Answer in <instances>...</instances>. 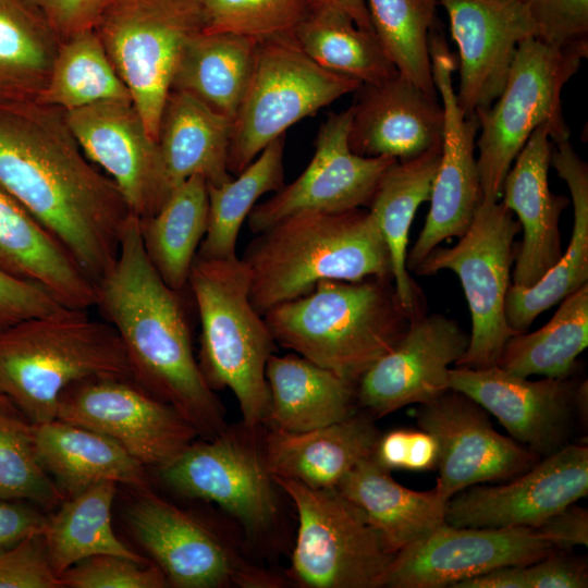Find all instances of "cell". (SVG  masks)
Returning <instances> with one entry per match:
<instances>
[{
    "label": "cell",
    "instance_id": "cell-19",
    "mask_svg": "<svg viewBox=\"0 0 588 588\" xmlns=\"http://www.w3.org/2000/svg\"><path fill=\"white\" fill-rule=\"evenodd\" d=\"M469 335L444 315H418L399 342L356 383V402L373 419L404 406L426 404L448 390L450 365L468 347Z\"/></svg>",
    "mask_w": 588,
    "mask_h": 588
},
{
    "label": "cell",
    "instance_id": "cell-13",
    "mask_svg": "<svg viewBox=\"0 0 588 588\" xmlns=\"http://www.w3.org/2000/svg\"><path fill=\"white\" fill-rule=\"evenodd\" d=\"M137 542L176 588H280L285 579L257 565L197 516L137 488L126 509Z\"/></svg>",
    "mask_w": 588,
    "mask_h": 588
},
{
    "label": "cell",
    "instance_id": "cell-50",
    "mask_svg": "<svg viewBox=\"0 0 588 588\" xmlns=\"http://www.w3.org/2000/svg\"><path fill=\"white\" fill-rule=\"evenodd\" d=\"M47 520L48 516L28 502L0 497V550L42 534Z\"/></svg>",
    "mask_w": 588,
    "mask_h": 588
},
{
    "label": "cell",
    "instance_id": "cell-8",
    "mask_svg": "<svg viewBox=\"0 0 588 588\" xmlns=\"http://www.w3.org/2000/svg\"><path fill=\"white\" fill-rule=\"evenodd\" d=\"M205 27L203 0H108L95 26L156 142L179 62Z\"/></svg>",
    "mask_w": 588,
    "mask_h": 588
},
{
    "label": "cell",
    "instance_id": "cell-2",
    "mask_svg": "<svg viewBox=\"0 0 588 588\" xmlns=\"http://www.w3.org/2000/svg\"><path fill=\"white\" fill-rule=\"evenodd\" d=\"M95 306L119 334L139 387L174 407L201 439L226 428L224 407L195 357L179 292L148 259L133 213L113 266L96 284Z\"/></svg>",
    "mask_w": 588,
    "mask_h": 588
},
{
    "label": "cell",
    "instance_id": "cell-38",
    "mask_svg": "<svg viewBox=\"0 0 588 588\" xmlns=\"http://www.w3.org/2000/svg\"><path fill=\"white\" fill-rule=\"evenodd\" d=\"M285 134L272 140L242 172L221 185H208V221L197 250L204 259L237 257V236L258 199L284 185Z\"/></svg>",
    "mask_w": 588,
    "mask_h": 588
},
{
    "label": "cell",
    "instance_id": "cell-6",
    "mask_svg": "<svg viewBox=\"0 0 588 588\" xmlns=\"http://www.w3.org/2000/svg\"><path fill=\"white\" fill-rule=\"evenodd\" d=\"M188 285L200 319L199 367L212 390L234 393L242 422L264 426L269 407L266 366L275 341L249 297L241 258L195 257Z\"/></svg>",
    "mask_w": 588,
    "mask_h": 588
},
{
    "label": "cell",
    "instance_id": "cell-51",
    "mask_svg": "<svg viewBox=\"0 0 588 588\" xmlns=\"http://www.w3.org/2000/svg\"><path fill=\"white\" fill-rule=\"evenodd\" d=\"M528 588H586V566L565 558L548 556L525 566Z\"/></svg>",
    "mask_w": 588,
    "mask_h": 588
},
{
    "label": "cell",
    "instance_id": "cell-29",
    "mask_svg": "<svg viewBox=\"0 0 588 588\" xmlns=\"http://www.w3.org/2000/svg\"><path fill=\"white\" fill-rule=\"evenodd\" d=\"M232 123L194 96L170 90L157 143L171 192L193 175L204 176L208 185L232 179L228 170Z\"/></svg>",
    "mask_w": 588,
    "mask_h": 588
},
{
    "label": "cell",
    "instance_id": "cell-39",
    "mask_svg": "<svg viewBox=\"0 0 588 588\" xmlns=\"http://www.w3.org/2000/svg\"><path fill=\"white\" fill-rule=\"evenodd\" d=\"M60 40L27 0H0V101L35 100Z\"/></svg>",
    "mask_w": 588,
    "mask_h": 588
},
{
    "label": "cell",
    "instance_id": "cell-28",
    "mask_svg": "<svg viewBox=\"0 0 588 588\" xmlns=\"http://www.w3.org/2000/svg\"><path fill=\"white\" fill-rule=\"evenodd\" d=\"M551 164L568 187L573 230L566 252L536 284H510L504 313L517 333L526 332L540 314L588 283V167L569 139L552 143Z\"/></svg>",
    "mask_w": 588,
    "mask_h": 588
},
{
    "label": "cell",
    "instance_id": "cell-10",
    "mask_svg": "<svg viewBox=\"0 0 588 588\" xmlns=\"http://www.w3.org/2000/svg\"><path fill=\"white\" fill-rule=\"evenodd\" d=\"M273 479L298 516L287 580L302 588L383 587L394 554L354 503L336 487Z\"/></svg>",
    "mask_w": 588,
    "mask_h": 588
},
{
    "label": "cell",
    "instance_id": "cell-7",
    "mask_svg": "<svg viewBox=\"0 0 588 588\" xmlns=\"http://www.w3.org/2000/svg\"><path fill=\"white\" fill-rule=\"evenodd\" d=\"M587 56L588 42L555 46L532 36L519 44L502 91L474 114L483 199L500 200L512 163L539 126H549L552 143L569 139L562 90Z\"/></svg>",
    "mask_w": 588,
    "mask_h": 588
},
{
    "label": "cell",
    "instance_id": "cell-47",
    "mask_svg": "<svg viewBox=\"0 0 588 588\" xmlns=\"http://www.w3.org/2000/svg\"><path fill=\"white\" fill-rule=\"evenodd\" d=\"M42 534L0 550V588H61Z\"/></svg>",
    "mask_w": 588,
    "mask_h": 588
},
{
    "label": "cell",
    "instance_id": "cell-31",
    "mask_svg": "<svg viewBox=\"0 0 588 588\" xmlns=\"http://www.w3.org/2000/svg\"><path fill=\"white\" fill-rule=\"evenodd\" d=\"M336 488L364 513L394 555L445 523L448 501L436 487L429 491L408 489L372 457L355 465Z\"/></svg>",
    "mask_w": 588,
    "mask_h": 588
},
{
    "label": "cell",
    "instance_id": "cell-26",
    "mask_svg": "<svg viewBox=\"0 0 588 588\" xmlns=\"http://www.w3.org/2000/svg\"><path fill=\"white\" fill-rule=\"evenodd\" d=\"M380 437L368 414L303 432L268 429L262 442L273 477L314 488H334L360 461L372 457Z\"/></svg>",
    "mask_w": 588,
    "mask_h": 588
},
{
    "label": "cell",
    "instance_id": "cell-32",
    "mask_svg": "<svg viewBox=\"0 0 588 588\" xmlns=\"http://www.w3.org/2000/svg\"><path fill=\"white\" fill-rule=\"evenodd\" d=\"M268 429L303 432L355 414L356 384L298 354H272L266 366Z\"/></svg>",
    "mask_w": 588,
    "mask_h": 588
},
{
    "label": "cell",
    "instance_id": "cell-24",
    "mask_svg": "<svg viewBox=\"0 0 588 588\" xmlns=\"http://www.w3.org/2000/svg\"><path fill=\"white\" fill-rule=\"evenodd\" d=\"M350 108L348 145L357 155L403 161L442 142V106L399 73L362 84Z\"/></svg>",
    "mask_w": 588,
    "mask_h": 588
},
{
    "label": "cell",
    "instance_id": "cell-35",
    "mask_svg": "<svg viewBox=\"0 0 588 588\" xmlns=\"http://www.w3.org/2000/svg\"><path fill=\"white\" fill-rule=\"evenodd\" d=\"M208 221V184L193 175L174 188L159 210L139 219L145 252L162 281L180 292L188 285Z\"/></svg>",
    "mask_w": 588,
    "mask_h": 588
},
{
    "label": "cell",
    "instance_id": "cell-52",
    "mask_svg": "<svg viewBox=\"0 0 588 588\" xmlns=\"http://www.w3.org/2000/svg\"><path fill=\"white\" fill-rule=\"evenodd\" d=\"M537 529L554 546H588V514L573 504L543 522Z\"/></svg>",
    "mask_w": 588,
    "mask_h": 588
},
{
    "label": "cell",
    "instance_id": "cell-23",
    "mask_svg": "<svg viewBox=\"0 0 588 588\" xmlns=\"http://www.w3.org/2000/svg\"><path fill=\"white\" fill-rule=\"evenodd\" d=\"M450 390L461 392L492 414L512 438L540 458L567 444L576 387L564 379L530 381L501 367L450 369Z\"/></svg>",
    "mask_w": 588,
    "mask_h": 588
},
{
    "label": "cell",
    "instance_id": "cell-54",
    "mask_svg": "<svg viewBox=\"0 0 588 588\" xmlns=\"http://www.w3.org/2000/svg\"><path fill=\"white\" fill-rule=\"evenodd\" d=\"M525 566L498 567L464 579L452 588H528Z\"/></svg>",
    "mask_w": 588,
    "mask_h": 588
},
{
    "label": "cell",
    "instance_id": "cell-48",
    "mask_svg": "<svg viewBox=\"0 0 588 588\" xmlns=\"http://www.w3.org/2000/svg\"><path fill=\"white\" fill-rule=\"evenodd\" d=\"M61 306L40 285L0 269V329L49 314Z\"/></svg>",
    "mask_w": 588,
    "mask_h": 588
},
{
    "label": "cell",
    "instance_id": "cell-41",
    "mask_svg": "<svg viewBox=\"0 0 588 588\" xmlns=\"http://www.w3.org/2000/svg\"><path fill=\"white\" fill-rule=\"evenodd\" d=\"M36 101L64 112L103 101H132L95 28L61 41Z\"/></svg>",
    "mask_w": 588,
    "mask_h": 588
},
{
    "label": "cell",
    "instance_id": "cell-17",
    "mask_svg": "<svg viewBox=\"0 0 588 588\" xmlns=\"http://www.w3.org/2000/svg\"><path fill=\"white\" fill-rule=\"evenodd\" d=\"M535 528L455 527L446 523L399 551L383 587L444 588L503 566H525L553 552Z\"/></svg>",
    "mask_w": 588,
    "mask_h": 588
},
{
    "label": "cell",
    "instance_id": "cell-18",
    "mask_svg": "<svg viewBox=\"0 0 588 588\" xmlns=\"http://www.w3.org/2000/svg\"><path fill=\"white\" fill-rule=\"evenodd\" d=\"M417 424L438 444L434 487L445 501L474 485L514 478L540 460L495 431L487 411L454 390L421 404Z\"/></svg>",
    "mask_w": 588,
    "mask_h": 588
},
{
    "label": "cell",
    "instance_id": "cell-5",
    "mask_svg": "<svg viewBox=\"0 0 588 588\" xmlns=\"http://www.w3.org/2000/svg\"><path fill=\"white\" fill-rule=\"evenodd\" d=\"M264 319L275 343L356 384L399 342L412 318L391 278H368L322 280Z\"/></svg>",
    "mask_w": 588,
    "mask_h": 588
},
{
    "label": "cell",
    "instance_id": "cell-56",
    "mask_svg": "<svg viewBox=\"0 0 588 588\" xmlns=\"http://www.w3.org/2000/svg\"><path fill=\"white\" fill-rule=\"evenodd\" d=\"M0 402H2V401L0 400ZM3 403H4V402H3ZM5 404H7V403H5ZM8 405H9V404H8Z\"/></svg>",
    "mask_w": 588,
    "mask_h": 588
},
{
    "label": "cell",
    "instance_id": "cell-11",
    "mask_svg": "<svg viewBox=\"0 0 588 588\" xmlns=\"http://www.w3.org/2000/svg\"><path fill=\"white\" fill-rule=\"evenodd\" d=\"M243 422L211 439L189 443L157 468L175 493L217 504L255 542H269L280 522L277 483L270 473L261 432Z\"/></svg>",
    "mask_w": 588,
    "mask_h": 588
},
{
    "label": "cell",
    "instance_id": "cell-12",
    "mask_svg": "<svg viewBox=\"0 0 588 588\" xmlns=\"http://www.w3.org/2000/svg\"><path fill=\"white\" fill-rule=\"evenodd\" d=\"M520 231L500 200L482 199L467 231L451 247L433 248L416 267L418 275L451 270L460 279L471 317L469 343L456 367L497 366L506 341L517 332L505 319L504 304Z\"/></svg>",
    "mask_w": 588,
    "mask_h": 588
},
{
    "label": "cell",
    "instance_id": "cell-15",
    "mask_svg": "<svg viewBox=\"0 0 588 588\" xmlns=\"http://www.w3.org/2000/svg\"><path fill=\"white\" fill-rule=\"evenodd\" d=\"M57 418L112 439L143 466L156 468L198 436L174 407L131 378H89L70 385L59 399Z\"/></svg>",
    "mask_w": 588,
    "mask_h": 588
},
{
    "label": "cell",
    "instance_id": "cell-55",
    "mask_svg": "<svg viewBox=\"0 0 588 588\" xmlns=\"http://www.w3.org/2000/svg\"><path fill=\"white\" fill-rule=\"evenodd\" d=\"M310 4H330L338 7L351 15L358 27L366 30H372L364 0H310Z\"/></svg>",
    "mask_w": 588,
    "mask_h": 588
},
{
    "label": "cell",
    "instance_id": "cell-46",
    "mask_svg": "<svg viewBox=\"0 0 588 588\" xmlns=\"http://www.w3.org/2000/svg\"><path fill=\"white\" fill-rule=\"evenodd\" d=\"M532 20L537 37L555 46L588 42V0H517Z\"/></svg>",
    "mask_w": 588,
    "mask_h": 588
},
{
    "label": "cell",
    "instance_id": "cell-42",
    "mask_svg": "<svg viewBox=\"0 0 588 588\" xmlns=\"http://www.w3.org/2000/svg\"><path fill=\"white\" fill-rule=\"evenodd\" d=\"M371 27L399 74L439 99L432 77L429 38L437 0H364Z\"/></svg>",
    "mask_w": 588,
    "mask_h": 588
},
{
    "label": "cell",
    "instance_id": "cell-53",
    "mask_svg": "<svg viewBox=\"0 0 588 588\" xmlns=\"http://www.w3.org/2000/svg\"><path fill=\"white\" fill-rule=\"evenodd\" d=\"M438 444L427 431L408 430L407 452L404 469L432 470L437 468Z\"/></svg>",
    "mask_w": 588,
    "mask_h": 588
},
{
    "label": "cell",
    "instance_id": "cell-4",
    "mask_svg": "<svg viewBox=\"0 0 588 588\" xmlns=\"http://www.w3.org/2000/svg\"><path fill=\"white\" fill-rule=\"evenodd\" d=\"M99 377L132 379L115 329L85 309L61 306L0 329V400L32 425L57 418L70 385Z\"/></svg>",
    "mask_w": 588,
    "mask_h": 588
},
{
    "label": "cell",
    "instance_id": "cell-36",
    "mask_svg": "<svg viewBox=\"0 0 588 588\" xmlns=\"http://www.w3.org/2000/svg\"><path fill=\"white\" fill-rule=\"evenodd\" d=\"M293 35L317 64L362 84H377L399 73L376 34L358 27L338 7L310 4Z\"/></svg>",
    "mask_w": 588,
    "mask_h": 588
},
{
    "label": "cell",
    "instance_id": "cell-57",
    "mask_svg": "<svg viewBox=\"0 0 588 588\" xmlns=\"http://www.w3.org/2000/svg\"><path fill=\"white\" fill-rule=\"evenodd\" d=\"M3 403V402H2Z\"/></svg>",
    "mask_w": 588,
    "mask_h": 588
},
{
    "label": "cell",
    "instance_id": "cell-3",
    "mask_svg": "<svg viewBox=\"0 0 588 588\" xmlns=\"http://www.w3.org/2000/svg\"><path fill=\"white\" fill-rule=\"evenodd\" d=\"M260 315L322 280L391 278L387 244L368 209L299 212L256 234L242 256Z\"/></svg>",
    "mask_w": 588,
    "mask_h": 588
},
{
    "label": "cell",
    "instance_id": "cell-1",
    "mask_svg": "<svg viewBox=\"0 0 588 588\" xmlns=\"http://www.w3.org/2000/svg\"><path fill=\"white\" fill-rule=\"evenodd\" d=\"M0 188L37 220L95 283L113 266L132 213L85 156L64 111L0 101Z\"/></svg>",
    "mask_w": 588,
    "mask_h": 588
},
{
    "label": "cell",
    "instance_id": "cell-22",
    "mask_svg": "<svg viewBox=\"0 0 588 588\" xmlns=\"http://www.w3.org/2000/svg\"><path fill=\"white\" fill-rule=\"evenodd\" d=\"M458 52L457 103L466 117L502 91L516 50L536 26L517 0H437Z\"/></svg>",
    "mask_w": 588,
    "mask_h": 588
},
{
    "label": "cell",
    "instance_id": "cell-40",
    "mask_svg": "<svg viewBox=\"0 0 588 588\" xmlns=\"http://www.w3.org/2000/svg\"><path fill=\"white\" fill-rule=\"evenodd\" d=\"M553 317L540 329L512 335L498 366L527 378L564 379L588 344V283L561 301Z\"/></svg>",
    "mask_w": 588,
    "mask_h": 588
},
{
    "label": "cell",
    "instance_id": "cell-34",
    "mask_svg": "<svg viewBox=\"0 0 588 588\" xmlns=\"http://www.w3.org/2000/svg\"><path fill=\"white\" fill-rule=\"evenodd\" d=\"M258 41L228 33H201L186 47L171 90L187 93L233 120L246 91Z\"/></svg>",
    "mask_w": 588,
    "mask_h": 588
},
{
    "label": "cell",
    "instance_id": "cell-43",
    "mask_svg": "<svg viewBox=\"0 0 588 588\" xmlns=\"http://www.w3.org/2000/svg\"><path fill=\"white\" fill-rule=\"evenodd\" d=\"M0 497L59 506L65 494L49 478L36 456L33 425L17 417L13 408L0 402Z\"/></svg>",
    "mask_w": 588,
    "mask_h": 588
},
{
    "label": "cell",
    "instance_id": "cell-45",
    "mask_svg": "<svg viewBox=\"0 0 588 588\" xmlns=\"http://www.w3.org/2000/svg\"><path fill=\"white\" fill-rule=\"evenodd\" d=\"M70 588H164L169 583L154 563L138 562L113 554L89 556L59 576Z\"/></svg>",
    "mask_w": 588,
    "mask_h": 588
},
{
    "label": "cell",
    "instance_id": "cell-27",
    "mask_svg": "<svg viewBox=\"0 0 588 588\" xmlns=\"http://www.w3.org/2000/svg\"><path fill=\"white\" fill-rule=\"evenodd\" d=\"M0 269L36 283L62 306L89 309L96 285L37 220L0 188Z\"/></svg>",
    "mask_w": 588,
    "mask_h": 588
},
{
    "label": "cell",
    "instance_id": "cell-44",
    "mask_svg": "<svg viewBox=\"0 0 588 588\" xmlns=\"http://www.w3.org/2000/svg\"><path fill=\"white\" fill-rule=\"evenodd\" d=\"M205 33H228L256 41L291 35L310 0H203Z\"/></svg>",
    "mask_w": 588,
    "mask_h": 588
},
{
    "label": "cell",
    "instance_id": "cell-25",
    "mask_svg": "<svg viewBox=\"0 0 588 588\" xmlns=\"http://www.w3.org/2000/svg\"><path fill=\"white\" fill-rule=\"evenodd\" d=\"M548 125L539 126L512 163L500 201L517 216L523 238L513 270V284L530 287L561 258L560 218L569 205L549 186L552 140Z\"/></svg>",
    "mask_w": 588,
    "mask_h": 588
},
{
    "label": "cell",
    "instance_id": "cell-14",
    "mask_svg": "<svg viewBox=\"0 0 588 588\" xmlns=\"http://www.w3.org/2000/svg\"><path fill=\"white\" fill-rule=\"evenodd\" d=\"M429 50L432 77L443 109L441 155L433 179L430 208L424 228L407 252V270L414 271L441 242L462 236L483 199L475 155L478 122L457 103L453 72L457 60L434 25Z\"/></svg>",
    "mask_w": 588,
    "mask_h": 588
},
{
    "label": "cell",
    "instance_id": "cell-49",
    "mask_svg": "<svg viewBox=\"0 0 588 588\" xmlns=\"http://www.w3.org/2000/svg\"><path fill=\"white\" fill-rule=\"evenodd\" d=\"M61 41L95 28L108 0H27Z\"/></svg>",
    "mask_w": 588,
    "mask_h": 588
},
{
    "label": "cell",
    "instance_id": "cell-9",
    "mask_svg": "<svg viewBox=\"0 0 588 588\" xmlns=\"http://www.w3.org/2000/svg\"><path fill=\"white\" fill-rule=\"evenodd\" d=\"M362 83L323 69L293 34L258 41L252 75L233 119L228 170L237 175L272 140Z\"/></svg>",
    "mask_w": 588,
    "mask_h": 588
},
{
    "label": "cell",
    "instance_id": "cell-37",
    "mask_svg": "<svg viewBox=\"0 0 588 588\" xmlns=\"http://www.w3.org/2000/svg\"><path fill=\"white\" fill-rule=\"evenodd\" d=\"M117 483L101 481L65 499L48 516L42 532L54 573L60 576L77 562L98 554H113L148 562L114 534L111 510Z\"/></svg>",
    "mask_w": 588,
    "mask_h": 588
},
{
    "label": "cell",
    "instance_id": "cell-30",
    "mask_svg": "<svg viewBox=\"0 0 588 588\" xmlns=\"http://www.w3.org/2000/svg\"><path fill=\"white\" fill-rule=\"evenodd\" d=\"M33 438L38 462L69 498L101 481L148 486L145 466L97 431L56 418L33 425Z\"/></svg>",
    "mask_w": 588,
    "mask_h": 588
},
{
    "label": "cell",
    "instance_id": "cell-16",
    "mask_svg": "<svg viewBox=\"0 0 588 588\" xmlns=\"http://www.w3.org/2000/svg\"><path fill=\"white\" fill-rule=\"evenodd\" d=\"M351 118V108L329 114L318 130L306 169L249 212L247 223L254 234L299 212H341L368 206L396 160L355 154L348 145Z\"/></svg>",
    "mask_w": 588,
    "mask_h": 588
},
{
    "label": "cell",
    "instance_id": "cell-33",
    "mask_svg": "<svg viewBox=\"0 0 588 588\" xmlns=\"http://www.w3.org/2000/svg\"><path fill=\"white\" fill-rule=\"evenodd\" d=\"M440 155L441 144L413 159L396 160L367 206L390 254L397 298L412 319L422 313L418 290L406 267L408 235L416 211L430 198Z\"/></svg>",
    "mask_w": 588,
    "mask_h": 588
},
{
    "label": "cell",
    "instance_id": "cell-21",
    "mask_svg": "<svg viewBox=\"0 0 588 588\" xmlns=\"http://www.w3.org/2000/svg\"><path fill=\"white\" fill-rule=\"evenodd\" d=\"M85 156L119 188L139 219L156 213L171 194L158 143L132 101H103L64 112Z\"/></svg>",
    "mask_w": 588,
    "mask_h": 588
},
{
    "label": "cell",
    "instance_id": "cell-20",
    "mask_svg": "<svg viewBox=\"0 0 588 588\" xmlns=\"http://www.w3.org/2000/svg\"><path fill=\"white\" fill-rule=\"evenodd\" d=\"M588 493V448L566 444L512 481L452 497L445 523L455 527L537 528Z\"/></svg>",
    "mask_w": 588,
    "mask_h": 588
}]
</instances>
